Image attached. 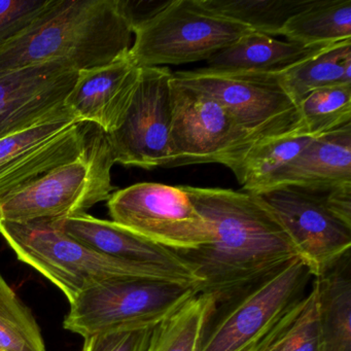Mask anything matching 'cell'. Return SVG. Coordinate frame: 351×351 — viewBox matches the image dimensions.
<instances>
[{"label": "cell", "instance_id": "cell-28", "mask_svg": "<svg viewBox=\"0 0 351 351\" xmlns=\"http://www.w3.org/2000/svg\"><path fill=\"white\" fill-rule=\"evenodd\" d=\"M153 328L122 330L85 339L82 351H145Z\"/></svg>", "mask_w": 351, "mask_h": 351}, {"label": "cell", "instance_id": "cell-10", "mask_svg": "<svg viewBox=\"0 0 351 351\" xmlns=\"http://www.w3.org/2000/svg\"><path fill=\"white\" fill-rule=\"evenodd\" d=\"M108 208L114 223L176 252L195 250L213 239L208 223L182 186L135 184L114 191Z\"/></svg>", "mask_w": 351, "mask_h": 351}, {"label": "cell", "instance_id": "cell-26", "mask_svg": "<svg viewBox=\"0 0 351 351\" xmlns=\"http://www.w3.org/2000/svg\"><path fill=\"white\" fill-rule=\"evenodd\" d=\"M0 351H46L34 314L0 274Z\"/></svg>", "mask_w": 351, "mask_h": 351}, {"label": "cell", "instance_id": "cell-20", "mask_svg": "<svg viewBox=\"0 0 351 351\" xmlns=\"http://www.w3.org/2000/svg\"><path fill=\"white\" fill-rule=\"evenodd\" d=\"M283 89L299 102L312 91L351 84V40H343L278 75Z\"/></svg>", "mask_w": 351, "mask_h": 351}, {"label": "cell", "instance_id": "cell-7", "mask_svg": "<svg viewBox=\"0 0 351 351\" xmlns=\"http://www.w3.org/2000/svg\"><path fill=\"white\" fill-rule=\"evenodd\" d=\"M199 293L176 281L128 278L106 281L80 293L63 326L83 338L153 328Z\"/></svg>", "mask_w": 351, "mask_h": 351}, {"label": "cell", "instance_id": "cell-15", "mask_svg": "<svg viewBox=\"0 0 351 351\" xmlns=\"http://www.w3.org/2000/svg\"><path fill=\"white\" fill-rule=\"evenodd\" d=\"M55 223L67 235L100 254L123 262L180 273L192 279L198 287V279L176 250L137 235L112 221L82 213L56 219Z\"/></svg>", "mask_w": 351, "mask_h": 351}, {"label": "cell", "instance_id": "cell-11", "mask_svg": "<svg viewBox=\"0 0 351 351\" xmlns=\"http://www.w3.org/2000/svg\"><path fill=\"white\" fill-rule=\"evenodd\" d=\"M173 73L143 67L122 124L108 134L114 163L143 169L166 168L170 156Z\"/></svg>", "mask_w": 351, "mask_h": 351}, {"label": "cell", "instance_id": "cell-23", "mask_svg": "<svg viewBox=\"0 0 351 351\" xmlns=\"http://www.w3.org/2000/svg\"><path fill=\"white\" fill-rule=\"evenodd\" d=\"M81 124L65 106L61 112L19 132L0 138V184L32 158Z\"/></svg>", "mask_w": 351, "mask_h": 351}, {"label": "cell", "instance_id": "cell-14", "mask_svg": "<svg viewBox=\"0 0 351 351\" xmlns=\"http://www.w3.org/2000/svg\"><path fill=\"white\" fill-rule=\"evenodd\" d=\"M139 77L141 67L128 55L104 66L77 71L65 106L80 122L110 134L122 124Z\"/></svg>", "mask_w": 351, "mask_h": 351}, {"label": "cell", "instance_id": "cell-22", "mask_svg": "<svg viewBox=\"0 0 351 351\" xmlns=\"http://www.w3.org/2000/svg\"><path fill=\"white\" fill-rule=\"evenodd\" d=\"M217 299L197 293L152 330L145 351H199Z\"/></svg>", "mask_w": 351, "mask_h": 351}, {"label": "cell", "instance_id": "cell-2", "mask_svg": "<svg viewBox=\"0 0 351 351\" xmlns=\"http://www.w3.org/2000/svg\"><path fill=\"white\" fill-rule=\"evenodd\" d=\"M132 40L123 0H58L0 50V75L48 62L77 71L104 66L128 55Z\"/></svg>", "mask_w": 351, "mask_h": 351}, {"label": "cell", "instance_id": "cell-3", "mask_svg": "<svg viewBox=\"0 0 351 351\" xmlns=\"http://www.w3.org/2000/svg\"><path fill=\"white\" fill-rule=\"evenodd\" d=\"M0 235L21 262L52 281L69 304L90 287L116 279L143 278L197 285L180 273L123 262L67 235L55 221H0Z\"/></svg>", "mask_w": 351, "mask_h": 351}, {"label": "cell", "instance_id": "cell-16", "mask_svg": "<svg viewBox=\"0 0 351 351\" xmlns=\"http://www.w3.org/2000/svg\"><path fill=\"white\" fill-rule=\"evenodd\" d=\"M330 46H306L252 32L211 57L203 69L217 73L280 75Z\"/></svg>", "mask_w": 351, "mask_h": 351}, {"label": "cell", "instance_id": "cell-24", "mask_svg": "<svg viewBox=\"0 0 351 351\" xmlns=\"http://www.w3.org/2000/svg\"><path fill=\"white\" fill-rule=\"evenodd\" d=\"M205 7L232 21L269 36H281L289 19L313 0H202Z\"/></svg>", "mask_w": 351, "mask_h": 351}, {"label": "cell", "instance_id": "cell-12", "mask_svg": "<svg viewBox=\"0 0 351 351\" xmlns=\"http://www.w3.org/2000/svg\"><path fill=\"white\" fill-rule=\"evenodd\" d=\"M328 190L279 186L260 193L313 277L350 252L351 227L328 206Z\"/></svg>", "mask_w": 351, "mask_h": 351}, {"label": "cell", "instance_id": "cell-13", "mask_svg": "<svg viewBox=\"0 0 351 351\" xmlns=\"http://www.w3.org/2000/svg\"><path fill=\"white\" fill-rule=\"evenodd\" d=\"M77 77V71L60 62L0 75V138L61 112Z\"/></svg>", "mask_w": 351, "mask_h": 351}, {"label": "cell", "instance_id": "cell-5", "mask_svg": "<svg viewBox=\"0 0 351 351\" xmlns=\"http://www.w3.org/2000/svg\"><path fill=\"white\" fill-rule=\"evenodd\" d=\"M313 277L293 258L274 272L217 304L199 351H254L307 295Z\"/></svg>", "mask_w": 351, "mask_h": 351}, {"label": "cell", "instance_id": "cell-4", "mask_svg": "<svg viewBox=\"0 0 351 351\" xmlns=\"http://www.w3.org/2000/svg\"><path fill=\"white\" fill-rule=\"evenodd\" d=\"M114 164L108 134L89 124L83 152L3 197L0 221H56L86 213L114 193Z\"/></svg>", "mask_w": 351, "mask_h": 351}, {"label": "cell", "instance_id": "cell-9", "mask_svg": "<svg viewBox=\"0 0 351 351\" xmlns=\"http://www.w3.org/2000/svg\"><path fill=\"white\" fill-rule=\"evenodd\" d=\"M173 77L215 97L254 143L305 134L297 104L283 89L278 75L217 73L199 69L176 71Z\"/></svg>", "mask_w": 351, "mask_h": 351}, {"label": "cell", "instance_id": "cell-25", "mask_svg": "<svg viewBox=\"0 0 351 351\" xmlns=\"http://www.w3.org/2000/svg\"><path fill=\"white\" fill-rule=\"evenodd\" d=\"M305 134L319 136L351 123V84L312 91L298 104Z\"/></svg>", "mask_w": 351, "mask_h": 351}, {"label": "cell", "instance_id": "cell-27", "mask_svg": "<svg viewBox=\"0 0 351 351\" xmlns=\"http://www.w3.org/2000/svg\"><path fill=\"white\" fill-rule=\"evenodd\" d=\"M58 0H0V50L27 32Z\"/></svg>", "mask_w": 351, "mask_h": 351}, {"label": "cell", "instance_id": "cell-1", "mask_svg": "<svg viewBox=\"0 0 351 351\" xmlns=\"http://www.w3.org/2000/svg\"><path fill=\"white\" fill-rule=\"evenodd\" d=\"M206 219L213 239L176 252L198 279L197 291L217 303L299 258L291 238L258 195L182 186Z\"/></svg>", "mask_w": 351, "mask_h": 351}, {"label": "cell", "instance_id": "cell-21", "mask_svg": "<svg viewBox=\"0 0 351 351\" xmlns=\"http://www.w3.org/2000/svg\"><path fill=\"white\" fill-rule=\"evenodd\" d=\"M281 36L306 46L351 40V0H313L287 21Z\"/></svg>", "mask_w": 351, "mask_h": 351}, {"label": "cell", "instance_id": "cell-8", "mask_svg": "<svg viewBox=\"0 0 351 351\" xmlns=\"http://www.w3.org/2000/svg\"><path fill=\"white\" fill-rule=\"evenodd\" d=\"M254 145L223 104L173 77L170 156L166 168L207 163L231 168Z\"/></svg>", "mask_w": 351, "mask_h": 351}, {"label": "cell", "instance_id": "cell-17", "mask_svg": "<svg viewBox=\"0 0 351 351\" xmlns=\"http://www.w3.org/2000/svg\"><path fill=\"white\" fill-rule=\"evenodd\" d=\"M351 184V123L313 137L270 189L295 186L330 190Z\"/></svg>", "mask_w": 351, "mask_h": 351}, {"label": "cell", "instance_id": "cell-6", "mask_svg": "<svg viewBox=\"0 0 351 351\" xmlns=\"http://www.w3.org/2000/svg\"><path fill=\"white\" fill-rule=\"evenodd\" d=\"M132 30L128 56L141 69L207 61L252 32L211 11L202 0H170Z\"/></svg>", "mask_w": 351, "mask_h": 351}, {"label": "cell", "instance_id": "cell-18", "mask_svg": "<svg viewBox=\"0 0 351 351\" xmlns=\"http://www.w3.org/2000/svg\"><path fill=\"white\" fill-rule=\"evenodd\" d=\"M319 316L320 351H351V256H341L313 277Z\"/></svg>", "mask_w": 351, "mask_h": 351}, {"label": "cell", "instance_id": "cell-19", "mask_svg": "<svg viewBox=\"0 0 351 351\" xmlns=\"http://www.w3.org/2000/svg\"><path fill=\"white\" fill-rule=\"evenodd\" d=\"M313 137L293 134L254 143L230 169L245 192L260 194L269 190Z\"/></svg>", "mask_w": 351, "mask_h": 351}]
</instances>
